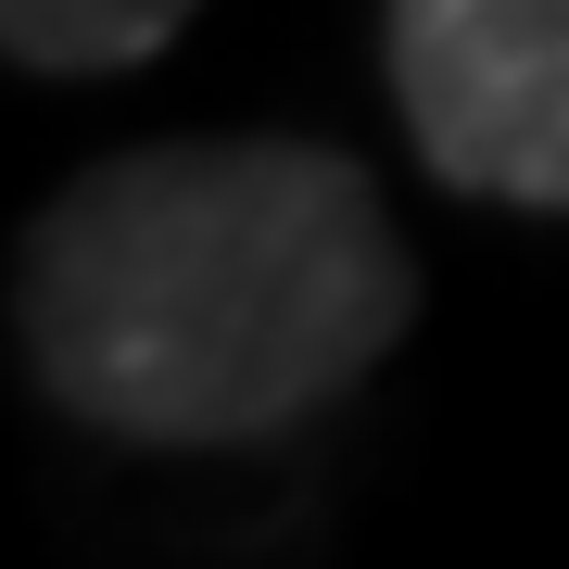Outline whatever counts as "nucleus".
Instances as JSON below:
<instances>
[{
	"label": "nucleus",
	"mask_w": 569,
	"mask_h": 569,
	"mask_svg": "<svg viewBox=\"0 0 569 569\" xmlns=\"http://www.w3.org/2000/svg\"><path fill=\"white\" fill-rule=\"evenodd\" d=\"M26 367L114 443H253L406 342L418 266L355 152L152 140L26 228Z\"/></svg>",
	"instance_id": "obj_1"
},
{
	"label": "nucleus",
	"mask_w": 569,
	"mask_h": 569,
	"mask_svg": "<svg viewBox=\"0 0 569 569\" xmlns=\"http://www.w3.org/2000/svg\"><path fill=\"white\" fill-rule=\"evenodd\" d=\"M392 102L443 190L569 216V0H392Z\"/></svg>",
	"instance_id": "obj_2"
},
{
	"label": "nucleus",
	"mask_w": 569,
	"mask_h": 569,
	"mask_svg": "<svg viewBox=\"0 0 569 569\" xmlns=\"http://www.w3.org/2000/svg\"><path fill=\"white\" fill-rule=\"evenodd\" d=\"M203 0H0V39L39 77H102V63H152Z\"/></svg>",
	"instance_id": "obj_3"
}]
</instances>
